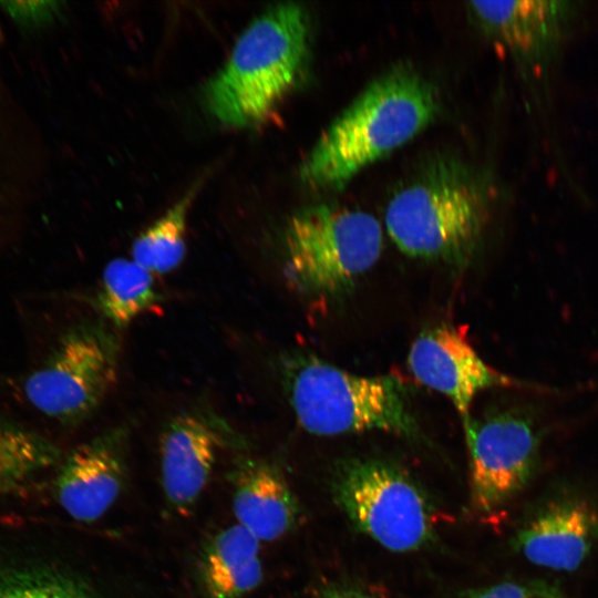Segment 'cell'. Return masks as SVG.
Wrapping results in <instances>:
<instances>
[{
	"label": "cell",
	"mask_w": 598,
	"mask_h": 598,
	"mask_svg": "<svg viewBox=\"0 0 598 598\" xmlns=\"http://www.w3.org/2000/svg\"><path fill=\"white\" fill-rule=\"evenodd\" d=\"M237 524L259 542H274L296 525L298 505L281 472L272 464L238 457L228 473Z\"/></svg>",
	"instance_id": "4fadbf2b"
},
{
	"label": "cell",
	"mask_w": 598,
	"mask_h": 598,
	"mask_svg": "<svg viewBox=\"0 0 598 598\" xmlns=\"http://www.w3.org/2000/svg\"><path fill=\"white\" fill-rule=\"evenodd\" d=\"M0 598H100L83 579L55 568L0 570Z\"/></svg>",
	"instance_id": "d6986e66"
},
{
	"label": "cell",
	"mask_w": 598,
	"mask_h": 598,
	"mask_svg": "<svg viewBox=\"0 0 598 598\" xmlns=\"http://www.w3.org/2000/svg\"><path fill=\"white\" fill-rule=\"evenodd\" d=\"M60 460L59 447L47 437L0 417V487L21 484Z\"/></svg>",
	"instance_id": "ac0fdd59"
},
{
	"label": "cell",
	"mask_w": 598,
	"mask_h": 598,
	"mask_svg": "<svg viewBox=\"0 0 598 598\" xmlns=\"http://www.w3.org/2000/svg\"><path fill=\"white\" fill-rule=\"evenodd\" d=\"M260 542L238 524L228 526L202 546L195 578L205 598H246L264 578Z\"/></svg>",
	"instance_id": "5bb4252c"
},
{
	"label": "cell",
	"mask_w": 598,
	"mask_h": 598,
	"mask_svg": "<svg viewBox=\"0 0 598 598\" xmlns=\"http://www.w3.org/2000/svg\"><path fill=\"white\" fill-rule=\"evenodd\" d=\"M484 193L453 158H436L390 199L388 234L406 256L456 269L473 258L485 224Z\"/></svg>",
	"instance_id": "3957f363"
},
{
	"label": "cell",
	"mask_w": 598,
	"mask_h": 598,
	"mask_svg": "<svg viewBox=\"0 0 598 598\" xmlns=\"http://www.w3.org/2000/svg\"><path fill=\"white\" fill-rule=\"evenodd\" d=\"M118 330L103 319L68 330L23 385L28 401L44 415L75 424L89 417L117 380Z\"/></svg>",
	"instance_id": "52a82bcc"
},
{
	"label": "cell",
	"mask_w": 598,
	"mask_h": 598,
	"mask_svg": "<svg viewBox=\"0 0 598 598\" xmlns=\"http://www.w3.org/2000/svg\"><path fill=\"white\" fill-rule=\"evenodd\" d=\"M200 182L193 185L161 218L141 233L132 245V259L152 274H167L186 252L187 214Z\"/></svg>",
	"instance_id": "e0dca14e"
},
{
	"label": "cell",
	"mask_w": 598,
	"mask_h": 598,
	"mask_svg": "<svg viewBox=\"0 0 598 598\" xmlns=\"http://www.w3.org/2000/svg\"><path fill=\"white\" fill-rule=\"evenodd\" d=\"M512 546L536 566L574 571L598 547V507L576 494L547 496L526 513Z\"/></svg>",
	"instance_id": "9c48e42d"
},
{
	"label": "cell",
	"mask_w": 598,
	"mask_h": 598,
	"mask_svg": "<svg viewBox=\"0 0 598 598\" xmlns=\"http://www.w3.org/2000/svg\"><path fill=\"white\" fill-rule=\"evenodd\" d=\"M408 365L423 385L445 395L462 420L475 396L487 389L519 382L489 367L473 348L465 330L451 324L426 329L413 341Z\"/></svg>",
	"instance_id": "30bf717a"
},
{
	"label": "cell",
	"mask_w": 598,
	"mask_h": 598,
	"mask_svg": "<svg viewBox=\"0 0 598 598\" xmlns=\"http://www.w3.org/2000/svg\"><path fill=\"white\" fill-rule=\"evenodd\" d=\"M1 4L18 25L25 31H34L55 19L61 3L56 1H13Z\"/></svg>",
	"instance_id": "44dd1931"
},
{
	"label": "cell",
	"mask_w": 598,
	"mask_h": 598,
	"mask_svg": "<svg viewBox=\"0 0 598 598\" xmlns=\"http://www.w3.org/2000/svg\"><path fill=\"white\" fill-rule=\"evenodd\" d=\"M316 598H378L360 588L334 586L322 590Z\"/></svg>",
	"instance_id": "7402d4cb"
},
{
	"label": "cell",
	"mask_w": 598,
	"mask_h": 598,
	"mask_svg": "<svg viewBox=\"0 0 598 598\" xmlns=\"http://www.w3.org/2000/svg\"><path fill=\"white\" fill-rule=\"evenodd\" d=\"M465 598H568L558 588L538 580H506L471 590Z\"/></svg>",
	"instance_id": "ffe728a7"
},
{
	"label": "cell",
	"mask_w": 598,
	"mask_h": 598,
	"mask_svg": "<svg viewBox=\"0 0 598 598\" xmlns=\"http://www.w3.org/2000/svg\"><path fill=\"white\" fill-rule=\"evenodd\" d=\"M536 408L516 403L463 419L470 460V498L491 515L516 497L539 464L544 426Z\"/></svg>",
	"instance_id": "ba28073f"
},
{
	"label": "cell",
	"mask_w": 598,
	"mask_h": 598,
	"mask_svg": "<svg viewBox=\"0 0 598 598\" xmlns=\"http://www.w3.org/2000/svg\"><path fill=\"white\" fill-rule=\"evenodd\" d=\"M383 247L378 219L363 210L310 205L288 220L282 272L289 286L315 303L340 299L378 261Z\"/></svg>",
	"instance_id": "5b68a950"
},
{
	"label": "cell",
	"mask_w": 598,
	"mask_h": 598,
	"mask_svg": "<svg viewBox=\"0 0 598 598\" xmlns=\"http://www.w3.org/2000/svg\"><path fill=\"white\" fill-rule=\"evenodd\" d=\"M127 430L110 429L76 446L54 481L62 509L81 523L103 517L120 497L126 481Z\"/></svg>",
	"instance_id": "8fae6325"
},
{
	"label": "cell",
	"mask_w": 598,
	"mask_h": 598,
	"mask_svg": "<svg viewBox=\"0 0 598 598\" xmlns=\"http://www.w3.org/2000/svg\"><path fill=\"white\" fill-rule=\"evenodd\" d=\"M220 434L214 423L192 413L176 415L166 424L159 442L161 482L176 514L188 516L203 495L224 443Z\"/></svg>",
	"instance_id": "7c38bea8"
},
{
	"label": "cell",
	"mask_w": 598,
	"mask_h": 598,
	"mask_svg": "<svg viewBox=\"0 0 598 598\" xmlns=\"http://www.w3.org/2000/svg\"><path fill=\"white\" fill-rule=\"evenodd\" d=\"M435 86L400 63L373 80L318 137L299 168L313 190H341L363 168L403 145L434 121Z\"/></svg>",
	"instance_id": "6da1fadb"
},
{
	"label": "cell",
	"mask_w": 598,
	"mask_h": 598,
	"mask_svg": "<svg viewBox=\"0 0 598 598\" xmlns=\"http://www.w3.org/2000/svg\"><path fill=\"white\" fill-rule=\"evenodd\" d=\"M310 31L309 12L296 2L278 3L255 18L204 89L209 113L233 128L268 118L305 72Z\"/></svg>",
	"instance_id": "7a4b0ae2"
},
{
	"label": "cell",
	"mask_w": 598,
	"mask_h": 598,
	"mask_svg": "<svg viewBox=\"0 0 598 598\" xmlns=\"http://www.w3.org/2000/svg\"><path fill=\"white\" fill-rule=\"evenodd\" d=\"M331 487L357 529L383 548L408 553L434 542L432 504L398 465L379 458H348L334 468Z\"/></svg>",
	"instance_id": "8992f818"
},
{
	"label": "cell",
	"mask_w": 598,
	"mask_h": 598,
	"mask_svg": "<svg viewBox=\"0 0 598 598\" xmlns=\"http://www.w3.org/2000/svg\"><path fill=\"white\" fill-rule=\"evenodd\" d=\"M282 374L295 416L311 434L382 431L421 437L405 389L394 375H358L315 355L286 359Z\"/></svg>",
	"instance_id": "277c9868"
},
{
	"label": "cell",
	"mask_w": 598,
	"mask_h": 598,
	"mask_svg": "<svg viewBox=\"0 0 598 598\" xmlns=\"http://www.w3.org/2000/svg\"><path fill=\"white\" fill-rule=\"evenodd\" d=\"M154 274L133 259L115 258L103 270L95 306L114 329L126 328L146 312L159 308Z\"/></svg>",
	"instance_id": "2e32d148"
},
{
	"label": "cell",
	"mask_w": 598,
	"mask_h": 598,
	"mask_svg": "<svg viewBox=\"0 0 598 598\" xmlns=\"http://www.w3.org/2000/svg\"><path fill=\"white\" fill-rule=\"evenodd\" d=\"M471 8L484 27L528 54L547 49L566 12L556 1H473Z\"/></svg>",
	"instance_id": "9a60e30c"
}]
</instances>
